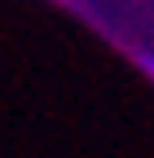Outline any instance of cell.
Segmentation results:
<instances>
[{"mask_svg":"<svg viewBox=\"0 0 154 158\" xmlns=\"http://www.w3.org/2000/svg\"><path fill=\"white\" fill-rule=\"evenodd\" d=\"M142 67H146V71L154 75V58H150V54H146V58H142Z\"/></svg>","mask_w":154,"mask_h":158,"instance_id":"6da1fadb","label":"cell"}]
</instances>
